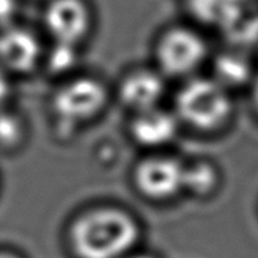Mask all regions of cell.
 Wrapping results in <instances>:
<instances>
[{"label": "cell", "mask_w": 258, "mask_h": 258, "mask_svg": "<svg viewBox=\"0 0 258 258\" xmlns=\"http://www.w3.org/2000/svg\"><path fill=\"white\" fill-rule=\"evenodd\" d=\"M138 233V225L128 214L101 208L74 224L71 241L81 258H118L132 248Z\"/></svg>", "instance_id": "1"}, {"label": "cell", "mask_w": 258, "mask_h": 258, "mask_svg": "<svg viewBox=\"0 0 258 258\" xmlns=\"http://www.w3.org/2000/svg\"><path fill=\"white\" fill-rule=\"evenodd\" d=\"M233 103L229 90L211 77H190L175 96L180 122L202 132H213L229 121Z\"/></svg>", "instance_id": "2"}, {"label": "cell", "mask_w": 258, "mask_h": 258, "mask_svg": "<svg viewBox=\"0 0 258 258\" xmlns=\"http://www.w3.org/2000/svg\"><path fill=\"white\" fill-rule=\"evenodd\" d=\"M207 53L204 38L187 27H172L164 31L154 49L157 70L171 78L193 77L206 60Z\"/></svg>", "instance_id": "3"}, {"label": "cell", "mask_w": 258, "mask_h": 258, "mask_svg": "<svg viewBox=\"0 0 258 258\" xmlns=\"http://www.w3.org/2000/svg\"><path fill=\"white\" fill-rule=\"evenodd\" d=\"M107 99L106 86L99 79L79 77L56 90L51 107L58 119L71 126L95 118L104 108Z\"/></svg>", "instance_id": "4"}, {"label": "cell", "mask_w": 258, "mask_h": 258, "mask_svg": "<svg viewBox=\"0 0 258 258\" xmlns=\"http://www.w3.org/2000/svg\"><path fill=\"white\" fill-rule=\"evenodd\" d=\"M92 16L84 0H51L45 12V27L54 43L77 46L89 34Z\"/></svg>", "instance_id": "5"}, {"label": "cell", "mask_w": 258, "mask_h": 258, "mask_svg": "<svg viewBox=\"0 0 258 258\" xmlns=\"http://www.w3.org/2000/svg\"><path fill=\"white\" fill-rule=\"evenodd\" d=\"M185 167L175 158L150 157L136 168V185L152 199H168L183 189Z\"/></svg>", "instance_id": "6"}, {"label": "cell", "mask_w": 258, "mask_h": 258, "mask_svg": "<svg viewBox=\"0 0 258 258\" xmlns=\"http://www.w3.org/2000/svg\"><path fill=\"white\" fill-rule=\"evenodd\" d=\"M42 56L38 38L17 25L0 29V67L14 74H28Z\"/></svg>", "instance_id": "7"}, {"label": "cell", "mask_w": 258, "mask_h": 258, "mask_svg": "<svg viewBox=\"0 0 258 258\" xmlns=\"http://www.w3.org/2000/svg\"><path fill=\"white\" fill-rule=\"evenodd\" d=\"M164 93V75L158 70L150 68H139L126 74L118 88L121 103L134 112L158 107Z\"/></svg>", "instance_id": "8"}, {"label": "cell", "mask_w": 258, "mask_h": 258, "mask_svg": "<svg viewBox=\"0 0 258 258\" xmlns=\"http://www.w3.org/2000/svg\"><path fill=\"white\" fill-rule=\"evenodd\" d=\"M179 119L175 112L161 107L135 112L131 122V135L139 145L146 147H161L178 134Z\"/></svg>", "instance_id": "9"}, {"label": "cell", "mask_w": 258, "mask_h": 258, "mask_svg": "<svg viewBox=\"0 0 258 258\" xmlns=\"http://www.w3.org/2000/svg\"><path fill=\"white\" fill-rule=\"evenodd\" d=\"M214 78L222 84L228 90L236 86H241L251 79V64L248 58L237 53H222L217 58L214 67Z\"/></svg>", "instance_id": "10"}, {"label": "cell", "mask_w": 258, "mask_h": 258, "mask_svg": "<svg viewBox=\"0 0 258 258\" xmlns=\"http://www.w3.org/2000/svg\"><path fill=\"white\" fill-rule=\"evenodd\" d=\"M215 169L206 163L193 164L190 167H185V183L183 189L195 191V193H207L215 185Z\"/></svg>", "instance_id": "11"}, {"label": "cell", "mask_w": 258, "mask_h": 258, "mask_svg": "<svg viewBox=\"0 0 258 258\" xmlns=\"http://www.w3.org/2000/svg\"><path fill=\"white\" fill-rule=\"evenodd\" d=\"M23 135V121L12 112L0 111V146H14Z\"/></svg>", "instance_id": "12"}, {"label": "cell", "mask_w": 258, "mask_h": 258, "mask_svg": "<svg viewBox=\"0 0 258 258\" xmlns=\"http://www.w3.org/2000/svg\"><path fill=\"white\" fill-rule=\"evenodd\" d=\"M75 46L57 45L54 43V50L50 54V68L53 71H66L74 66L77 54H75Z\"/></svg>", "instance_id": "13"}, {"label": "cell", "mask_w": 258, "mask_h": 258, "mask_svg": "<svg viewBox=\"0 0 258 258\" xmlns=\"http://www.w3.org/2000/svg\"><path fill=\"white\" fill-rule=\"evenodd\" d=\"M18 9V0H0V29L14 25Z\"/></svg>", "instance_id": "14"}, {"label": "cell", "mask_w": 258, "mask_h": 258, "mask_svg": "<svg viewBox=\"0 0 258 258\" xmlns=\"http://www.w3.org/2000/svg\"><path fill=\"white\" fill-rule=\"evenodd\" d=\"M10 92V85H9V79L6 77L5 70L0 67V106L3 104V101L6 100L7 96Z\"/></svg>", "instance_id": "15"}, {"label": "cell", "mask_w": 258, "mask_h": 258, "mask_svg": "<svg viewBox=\"0 0 258 258\" xmlns=\"http://www.w3.org/2000/svg\"><path fill=\"white\" fill-rule=\"evenodd\" d=\"M251 103L258 112V74L251 81Z\"/></svg>", "instance_id": "16"}, {"label": "cell", "mask_w": 258, "mask_h": 258, "mask_svg": "<svg viewBox=\"0 0 258 258\" xmlns=\"http://www.w3.org/2000/svg\"><path fill=\"white\" fill-rule=\"evenodd\" d=\"M0 258H17L12 255V254H0Z\"/></svg>", "instance_id": "17"}, {"label": "cell", "mask_w": 258, "mask_h": 258, "mask_svg": "<svg viewBox=\"0 0 258 258\" xmlns=\"http://www.w3.org/2000/svg\"><path fill=\"white\" fill-rule=\"evenodd\" d=\"M132 258H152V257H147V255H136V257H132Z\"/></svg>", "instance_id": "18"}]
</instances>
